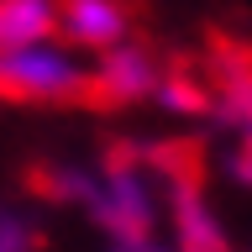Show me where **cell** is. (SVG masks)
Instances as JSON below:
<instances>
[{
  "instance_id": "obj_1",
  "label": "cell",
  "mask_w": 252,
  "mask_h": 252,
  "mask_svg": "<svg viewBox=\"0 0 252 252\" xmlns=\"http://www.w3.org/2000/svg\"><path fill=\"white\" fill-rule=\"evenodd\" d=\"M90 90H94V58L68 47L58 32L0 53V94H11V100L63 105V100H79Z\"/></svg>"
},
{
  "instance_id": "obj_2",
  "label": "cell",
  "mask_w": 252,
  "mask_h": 252,
  "mask_svg": "<svg viewBox=\"0 0 252 252\" xmlns=\"http://www.w3.org/2000/svg\"><path fill=\"white\" fill-rule=\"evenodd\" d=\"M58 37L84 58H100L110 47L131 42V21L121 0H58Z\"/></svg>"
},
{
  "instance_id": "obj_3",
  "label": "cell",
  "mask_w": 252,
  "mask_h": 252,
  "mask_svg": "<svg viewBox=\"0 0 252 252\" xmlns=\"http://www.w3.org/2000/svg\"><path fill=\"white\" fill-rule=\"evenodd\" d=\"M94 90L110 94V100H142V94L158 90V63L142 53V47L121 42L94 58Z\"/></svg>"
},
{
  "instance_id": "obj_4",
  "label": "cell",
  "mask_w": 252,
  "mask_h": 252,
  "mask_svg": "<svg viewBox=\"0 0 252 252\" xmlns=\"http://www.w3.org/2000/svg\"><path fill=\"white\" fill-rule=\"evenodd\" d=\"M58 32V0H0V53Z\"/></svg>"
},
{
  "instance_id": "obj_5",
  "label": "cell",
  "mask_w": 252,
  "mask_h": 252,
  "mask_svg": "<svg viewBox=\"0 0 252 252\" xmlns=\"http://www.w3.org/2000/svg\"><path fill=\"white\" fill-rule=\"evenodd\" d=\"M0 252H32V231L16 216H0Z\"/></svg>"
}]
</instances>
